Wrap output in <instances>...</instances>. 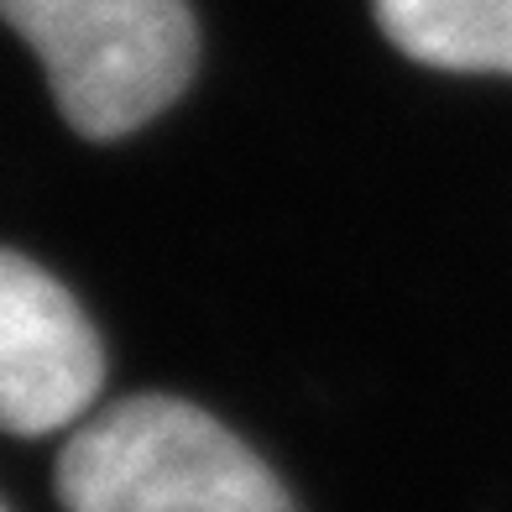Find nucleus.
<instances>
[{
    "label": "nucleus",
    "mask_w": 512,
    "mask_h": 512,
    "mask_svg": "<svg viewBox=\"0 0 512 512\" xmlns=\"http://www.w3.org/2000/svg\"><path fill=\"white\" fill-rule=\"evenodd\" d=\"M68 512H293L283 481L225 424L183 398H121L58 455Z\"/></svg>",
    "instance_id": "nucleus-1"
},
{
    "label": "nucleus",
    "mask_w": 512,
    "mask_h": 512,
    "mask_svg": "<svg viewBox=\"0 0 512 512\" xmlns=\"http://www.w3.org/2000/svg\"><path fill=\"white\" fill-rule=\"evenodd\" d=\"M0 21L37 53L63 121L89 142L147 126L199 63L183 0H0Z\"/></svg>",
    "instance_id": "nucleus-2"
},
{
    "label": "nucleus",
    "mask_w": 512,
    "mask_h": 512,
    "mask_svg": "<svg viewBox=\"0 0 512 512\" xmlns=\"http://www.w3.org/2000/svg\"><path fill=\"white\" fill-rule=\"evenodd\" d=\"M105 382V351L53 272L0 246V429L53 434L84 424Z\"/></svg>",
    "instance_id": "nucleus-3"
},
{
    "label": "nucleus",
    "mask_w": 512,
    "mask_h": 512,
    "mask_svg": "<svg viewBox=\"0 0 512 512\" xmlns=\"http://www.w3.org/2000/svg\"><path fill=\"white\" fill-rule=\"evenodd\" d=\"M387 42L450 74H512V0H371Z\"/></svg>",
    "instance_id": "nucleus-4"
},
{
    "label": "nucleus",
    "mask_w": 512,
    "mask_h": 512,
    "mask_svg": "<svg viewBox=\"0 0 512 512\" xmlns=\"http://www.w3.org/2000/svg\"><path fill=\"white\" fill-rule=\"evenodd\" d=\"M0 512H6V507H0Z\"/></svg>",
    "instance_id": "nucleus-5"
}]
</instances>
